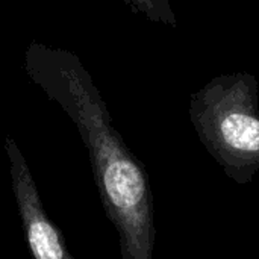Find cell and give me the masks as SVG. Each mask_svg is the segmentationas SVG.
Listing matches in <instances>:
<instances>
[{
	"label": "cell",
	"mask_w": 259,
	"mask_h": 259,
	"mask_svg": "<svg viewBox=\"0 0 259 259\" xmlns=\"http://www.w3.org/2000/svg\"><path fill=\"white\" fill-rule=\"evenodd\" d=\"M79 127L106 217L114 225L123 259H153L155 211L149 175L99 111L79 112Z\"/></svg>",
	"instance_id": "cell-1"
},
{
	"label": "cell",
	"mask_w": 259,
	"mask_h": 259,
	"mask_svg": "<svg viewBox=\"0 0 259 259\" xmlns=\"http://www.w3.org/2000/svg\"><path fill=\"white\" fill-rule=\"evenodd\" d=\"M258 102V80L249 73L217 76L190 99L200 143L238 185H249L259 170Z\"/></svg>",
	"instance_id": "cell-2"
},
{
	"label": "cell",
	"mask_w": 259,
	"mask_h": 259,
	"mask_svg": "<svg viewBox=\"0 0 259 259\" xmlns=\"http://www.w3.org/2000/svg\"><path fill=\"white\" fill-rule=\"evenodd\" d=\"M5 149L21 228L33 259H74L65 244L62 231L49 219L35 179L14 140L8 138Z\"/></svg>",
	"instance_id": "cell-3"
}]
</instances>
